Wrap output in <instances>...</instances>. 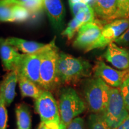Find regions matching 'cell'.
<instances>
[{
	"label": "cell",
	"instance_id": "33",
	"mask_svg": "<svg viewBox=\"0 0 129 129\" xmlns=\"http://www.w3.org/2000/svg\"><path fill=\"white\" fill-rule=\"evenodd\" d=\"M13 3H14L15 4H21L25 3L26 2H28V1H30V0H11Z\"/></svg>",
	"mask_w": 129,
	"mask_h": 129
},
{
	"label": "cell",
	"instance_id": "3",
	"mask_svg": "<svg viewBox=\"0 0 129 129\" xmlns=\"http://www.w3.org/2000/svg\"><path fill=\"white\" fill-rule=\"evenodd\" d=\"M110 87L99 77L85 81L83 91L85 102L93 114H103L108 103Z\"/></svg>",
	"mask_w": 129,
	"mask_h": 129
},
{
	"label": "cell",
	"instance_id": "9",
	"mask_svg": "<svg viewBox=\"0 0 129 129\" xmlns=\"http://www.w3.org/2000/svg\"><path fill=\"white\" fill-rule=\"evenodd\" d=\"M93 70L94 77L101 78L106 84L113 88L120 87L129 77V69L123 71L115 70L102 60L96 62Z\"/></svg>",
	"mask_w": 129,
	"mask_h": 129
},
{
	"label": "cell",
	"instance_id": "20",
	"mask_svg": "<svg viewBox=\"0 0 129 129\" xmlns=\"http://www.w3.org/2000/svg\"><path fill=\"white\" fill-rule=\"evenodd\" d=\"M90 129H112L101 114H92L88 118Z\"/></svg>",
	"mask_w": 129,
	"mask_h": 129
},
{
	"label": "cell",
	"instance_id": "31",
	"mask_svg": "<svg viewBox=\"0 0 129 129\" xmlns=\"http://www.w3.org/2000/svg\"><path fill=\"white\" fill-rule=\"evenodd\" d=\"M60 124L57 122H40L37 129H59Z\"/></svg>",
	"mask_w": 129,
	"mask_h": 129
},
{
	"label": "cell",
	"instance_id": "24",
	"mask_svg": "<svg viewBox=\"0 0 129 129\" xmlns=\"http://www.w3.org/2000/svg\"><path fill=\"white\" fill-rule=\"evenodd\" d=\"M74 17L83 24L92 23L94 22L95 14L93 8L90 6L87 9L79 12Z\"/></svg>",
	"mask_w": 129,
	"mask_h": 129
},
{
	"label": "cell",
	"instance_id": "6",
	"mask_svg": "<svg viewBox=\"0 0 129 129\" xmlns=\"http://www.w3.org/2000/svg\"><path fill=\"white\" fill-rule=\"evenodd\" d=\"M104 26L98 19L92 23L84 24L79 30L73 46L85 51L92 50L101 38Z\"/></svg>",
	"mask_w": 129,
	"mask_h": 129
},
{
	"label": "cell",
	"instance_id": "21",
	"mask_svg": "<svg viewBox=\"0 0 129 129\" xmlns=\"http://www.w3.org/2000/svg\"><path fill=\"white\" fill-rule=\"evenodd\" d=\"M30 13L27 9L20 5L16 4L13 9L12 22L22 23L29 20Z\"/></svg>",
	"mask_w": 129,
	"mask_h": 129
},
{
	"label": "cell",
	"instance_id": "28",
	"mask_svg": "<svg viewBox=\"0 0 129 129\" xmlns=\"http://www.w3.org/2000/svg\"><path fill=\"white\" fill-rule=\"evenodd\" d=\"M64 129H86L85 126L84 121L82 118L77 117L72 121L64 127Z\"/></svg>",
	"mask_w": 129,
	"mask_h": 129
},
{
	"label": "cell",
	"instance_id": "22",
	"mask_svg": "<svg viewBox=\"0 0 129 129\" xmlns=\"http://www.w3.org/2000/svg\"><path fill=\"white\" fill-rule=\"evenodd\" d=\"M84 24L81 23L76 18L74 17L69 22L66 29L62 32V35L67 37L69 40H71L74 38L77 32H78L81 27Z\"/></svg>",
	"mask_w": 129,
	"mask_h": 129
},
{
	"label": "cell",
	"instance_id": "2",
	"mask_svg": "<svg viewBox=\"0 0 129 129\" xmlns=\"http://www.w3.org/2000/svg\"><path fill=\"white\" fill-rule=\"evenodd\" d=\"M59 55V51L53 40L45 50L40 67V87L44 90L51 92L60 87L57 75Z\"/></svg>",
	"mask_w": 129,
	"mask_h": 129
},
{
	"label": "cell",
	"instance_id": "34",
	"mask_svg": "<svg viewBox=\"0 0 129 129\" xmlns=\"http://www.w3.org/2000/svg\"><path fill=\"white\" fill-rule=\"evenodd\" d=\"M82 2H84V0H69V4H77V3H82Z\"/></svg>",
	"mask_w": 129,
	"mask_h": 129
},
{
	"label": "cell",
	"instance_id": "23",
	"mask_svg": "<svg viewBox=\"0 0 129 129\" xmlns=\"http://www.w3.org/2000/svg\"><path fill=\"white\" fill-rule=\"evenodd\" d=\"M19 5L28 10L30 14H37L43 12L44 0H30L28 2Z\"/></svg>",
	"mask_w": 129,
	"mask_h": 129
},
{
	"label": "cell",
	"instance_id": "10",
	"mask_svg": "<svg viewBox=\"0 0 129 129\" xmlns=\"http://www.w3.org/2000/svg\"><path fill=\"white\" fill-rule=\"evenodd\" d=\"M129 28V18L113 20L104 26L101 37L93 49L101 48L114 43Z\"/></svg>",
	"mask_w": 129,
	"mask_h": 129
},
{
	"label": "cell",
	"instance_id": "18",
	"mask_svg": "<svg viewBox=\"0 0 129 129\" xmlns=\"http://www.w3.org/2000/svg\"><path fill=\"white\" fill-rule=\"evenodd\" d=\"M15 114L17 129H31V115L26 105L20 104L16 106Z\"/></svg>",
	"mask_w": 129,
	"mask_h": 129
},
{
	"label": "cell",
	"instance_id": "8",
	"mask_svg": "<svg viewBox=\"0 0 129 129\" xmlns=\"http://www.w3.org/2000/svg\"><path fill=\"white\" fill-rule=\"evenodd\" d=\"M47 47L43 50L34 54H23L20 63L16 69L17 74L23 75L40 87V67L42 58Z\"/></svg>",
	"mask_w": 129,
	"mask_h": 129
},
{
	"label": "cell",
	"instance_id": "14",
	"mask_svg": "<svg viewBox=\"0 0 129 129\" xmlns=\"http://www.w3.org/2000/svg\"><path fill=\"white\" fill-rule=\"evenodd\" d=\"M23 54H20L17 49L5 41V39L0 38V57L3 65L7 70L16 69L20 63Z\"/></svg>",
	"mask_w": 129,
	"mask_h": 129
},
{
	"label": "cell",
	"instance_id": "26",
	"mask_svg": "<svg viewBox=\"0 0 129 129\" xmlns=\"http://www.w3.org/2000/svg\"><path fill=\"white\" fill-rule=\"evenodd\" d=\"M8 114L4 99L0 94V129H7Z\"/></svg>",
	"mask_w": 129,
	"mask_h": 129
},
{
	"label": "cell",
	"instance_id": "17",
	"mask_svg": "<svg viewBox=\"0 0 129 129\" xmlns=\"http://www.w3.org/2000/svg\"><path fill=\"white\" fill-rule=\"evenodd\" d=\"M18 82L21 94L23 98L29 97L35 100L41 96L44 91L41 87L21 74H18Z\"/></svg>",
	"mask_w": 129,
	"mask_h": 129
},
{
	"label": "cell",
	"instance_id": "19",
	"mask_svg": "<svg viewBox=\"0 0 129 129\" xmlns=\"http://www.w3.org/2000/svg\"><path fill=\"white\" fill-rule=\"evenodd\" d=\"M15 5L11 0H0V22H12L13 9Z\"/></svg>",
	"mask_w": 129,
	"mask_h": 129
},
{
	"label": "cell",
	"instance_id": "35",
	"mask_svg": "<svg viewBox=\"0 0 129 129\" xmlns=\"http://www.w3.org/2000/svg\"><path fill=\"white\" fill-rule=\"evenodd\" d=\"M84 1L85 3H87V4H89L90 6V4H91V3H93V0H84Z\"/></svg>",
	"mask_w": 129,
	"mask_h": 129
},
{
	"label": "cell",
	"instance_id": "29",
	"mask_svg": "<svg viewBox=\"0 0 129 129\" xmlns=\"http://www.w3.org/2000/svg\"><path fill=\"white\" fill-rule=\"evenodd\" d=\"M69 6H70L72 13L74 16L77 15L81 11H83L84 10L87 9L90 6L89 4H87V3L84 2L74 4H69Z\"/></svg>",
	"mask_w": 129,
	"mask_h": 129
},
{
	"label": "cell",
	"instance_id": "15",
	"mask_svg": "<svg viewBox=\"0 0 129 129\" xmlns=\"http://www.w3.org/2000/svg\"><path fill=\"white\" fill-rule=\"evenodd\" d=\"M18 74L16 69L10 71L0 83V94L4 98L6 106H10L16 96V87Z\"/></svg>",
	"mask_w": 129,
	"mask_h": 129
},
{
	"label": "cell",
	"instance_id": "32",
	"mask_svg": "<svg viewBox=\"0 0 129 129\" xmlns=\"http://www.w3.org/2000/svg\"><path fill=\"white\" fill-rule=\"evenodd\" d=\"M115 129H129V115L120 125Z\"/></svg>",
	"mask_w": 129,
	"mask_h": 129
},
{
	"label": "cell",
	"instance_id": "11",
	"mask_svg": "<svg viewBox=\"0 0 129 129\" xmlns=\"http://www.w3.org/2000/svg\"><path fill=\"white\" fill-rule=\"evenodd\" d=\"M91 4L98 20L105 25L118 19L117 0H93Z\"/></svg>",
	"mask_w": 129,
	"mask_h": 129
},
{
	"label": "cell",
	"instance_id": "27",
	"mask_svg": "<svg viewBox=\"0 0 129 129\" xmlns=\"http://www.w3.org/2000/svg\"><path fill=\"white\" fill-rule=\"evenodd\" d=\"M120 88L125 107L129 112V77L122 83Z\"/></svg>",
	"mask_w": 129,
	"mask_h": 129
},
{
	"label": "cell",
	"instance_id": "13",
	"mask_svg": "<svg viewBox=\"0 0 129 129\" xmlns=\"http://www.w3.org/2000/svg\"><path fill=\"white\" fill-rule=\"evenodd\" d=\"M44 9L54 28L58 30L62 29L64 16L62 0H44Z\"/></svg>",
	"mask_w": 129,
	"mask_h": 129
},
{
	"label": "cell",
	"instance_id": "36",
	"mask_svg": "<svg viewBox=\"0 0 129 129\" xmlns=\"http://www.w3.org/2000/svg\"><path fill=\"white\" fill-rule=\"evenodd\" d=\"M59 129H64V127L62 126V125H60V128Z\"/></svg>",
	"mask_w": 129,
	"mask_h": 129
},
{
	"label": "cell",
	"instance_id": "25",
	"mask_svg": "<svg viewBox=\"0 0 129 129\" xmlns=\"http://www.w3.org/2000/svg\"><path fill=\"white\" fill-rule=\"evenodd\" d=\"M118 19L129 18V0H117Z\"/></svg>",
	"mask_w": 129,
	"mask_h": 129
},
{
	"label": "cell",
	"instance_id": "12",
	"mask_svg": "<svg viewBox=\"0 0 129 129\" xmlns=\"http://www.w3.org/2000/svg\"><path fill=\"white\" fill-rule=\"evenodd\" d=\"M104 57L117 69L121 70L129 69V51L117 46L114 43H111L108 46Z\"/></svg>",
	"mask_w": 129,
	"mask_h": 129
},
{
	"label": "cell",
	"instance_id": "1",
	"mask_svg": "<svg viewBox=\"0 0 129 129\" xmlns=\"http://www.w3.org/2000/svg\"><path fill=\"white\" fill-rule=\"evenodd\" d=\"M91 66L88 61L59 52L57 61V75L60 85L77 83L91 75Z\"/></svg>",
	"mask_w": 129,
	"mask_h": 129
},
{
	"label": "cell",
	"instance_id": "30",
	"mask_svg": "<svg viewBox=\"0 0 129 129\" xmlns=\"http://www.w3.org/2000/svg\"><path fill=\"white\" fill-rule=\"evenodd\" d=\"M115 43L120 46L129 45V28L115 41Z\"/></svg>",
	"mask_w": 129,
	"mask_h": 129
},
{
	"label": "cell",
	"instance_id": "4",
	"mask_svg": "<svg viewBox=\"0 0 129 129\" xmlns=\"http://www.w3.org/2000/svg\"><path fill=\"white\" fill-rule=\"evenodd\" d=\"M58 106L60 125L63 127L69 125L86 108L84 102L75 90L69 86L63 87L60 90Z\"/></svg>",
	"mask_w": 129,
	"mask_h": 129
},
{
	"label": "cell",
	"instance_id": "16",
	"mask_svg": "<svg viewBox=\"0 0 129 129\" xmlns=\"http://www.w3.org/2000/svg\"><path fill=\"white\" fill-rule=\"evenodd\" d=\"M6 43L23 53V54H34L46 48L48 44H43L35 41H27L20 38L10 37L5 39Z\"/></svg>",
	"mask_w": 129,
	"mask_h": 129
},
{
	"label": "cell",
	"instance_id": "7",
	"mask_svg": "<svg viewBox=\"0 0 129 129\" xmlns=\"http://www.w3.org/2000/svg\"><path fill=\"white\" fill-rule=\"evenodd\" d=\"M35 110L41 122L60 124L59 106L50 91L44 90L41 96L35 100Z\"/></svg>",
	"mask_w": 129,
	"mask_h": 129
},
{
	"label": "cell",
	"instance_id": "5",
	"mask_svg": "<svg viewBox=\"0 0 129 129\" xmlns=\"http://www.w3.org/2000/svg\"><path fill=\"white\" fill-rule=\"evenodd\" d=\"M101 115L112 129L117 128L128 117V111L120 90L110 87L107 107Z\"/></svg>",
	"mask_w": 129,
	"mask_h": 129
}]
</instances>
